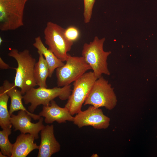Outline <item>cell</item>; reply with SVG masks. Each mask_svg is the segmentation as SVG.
Returning <instances> with one entry per match:
<instances>
[{
	"mask_svg": "<svg viewBox=\"0 0 157 157\" xmlns=\"http://www.w3.org/2000/svg\"><path fill=\"white\" fill-rule=\"evenodd\" d=\"M8 55L17 62V67L14 69L16 71L14 83L16 87L21 89L24 95L31 88L37 85L34 76L36 60L27 49L19 51L12 49Z\"/></svg>",
	"mask_w": 157,
	"mask_h": 157,
	"instance_id": "obj_1",
	"label": "cell"
},
{
	"mask_svg": "<svg viewBox=\"0 0 157 157\" xmlns=\"http://www.w3.org/2000/svg\"><path fill=\"white\" fill-rule=\"evenodd\" d=\"M105 40L104 38L99 39L97 36H95L93 41L89 43H84L82 51V56L90 66L97 79L102 76V74L107 75L110 74L107 59L111 52L104 50Z\"/></svg>",
	"mask_w": 157,
	"mask_h": 157,
	"instance_id": "obj_2",
	"label": "cell"
},
{
	"mask_svg": "<svg viewBox=\"0 0 157 157\" xmlns=\"http://www.w3.org/2000/svg\"><path fill=\"white\" fill-rule=\"evenodd\" d=\"M72 91L70 85L62 88L56 87L52 88L33 87L24 94L23 99L25 104H30L28 110L33 113L38 106L49 105L51 101L56 97H58L62 100L68 99Z\"/></svg>",
	"mask_w": 157,
	"mask_h": 157,
	"instance_id": "obj_3",
	"label": "cell"
},
{
	"mask_svg": "<svg viewBox=\"0 0 157 157\" xmlns=\"http://www.w3.org/2000/svg\"><path fill=\"white\" fill-rule=\"evenodd\" d=\"M65 29L51 22H47L44 30L45 43L49 49L63 62L68 57L67 52L70 51L73 42L67 39Z\"/></svg>",
	"mask_w": 157,
	"mask_h": 157,
	"instance_id": "obj_4",
	"label": "cell"
},
{
	"mask_svg": "<svg viewBox=\"0 0 157 157\" xmlns=\"http://www.w3.org/2000/svg\"><path fill=\"white\" fill-rule=\"evenodd\" d=\"M28 0H0V30H16L24 25L25 5Z\"/></svg>",
	"mask_w": 157,
	"mask_h": 157,
	"instance_id": "obj_5",
	"label": "cell"
},
{
	"mask_svg": "<svg viewBox=\"0 0 157 157\" xmlns=\"http://www.w3.org/2000/svg\"><path fill=\"white\" fill-rule=\"evenodd\" d=\"M117 102L114 88L101 76L95 81L84 105H90L97 108L104 107L110 110L115 107Z\"/></svg>",
	"mask_w": 157,
	"mask_h": 157,
	"instance_id": "obj_6",
	"label": "cell"
},
{
	"mask_svg": "<svg viewBox=\"0 0 157 157\" xmlns=\"http://www.w3.org/2000/svg\"><path fill=\"white\" fill-rule=\"evenodd\" d=\"M97 78L93 72H86L74 82L73 87L65 107L72 115L80 111L94 82Z\"/></svg>",
	"mask_w": 157,
	"mask_h": 157,
	"instance_id": "obj_7",
	"label": "cell"
},
{
	"mask_svg": "<svg viewBox=\"0 0 157 157\" xmlns=\"http://www.w3.org/2000/svg\"><path fill=\"white\" fill-rule=\"evenodd\" d=\"M90 69L91 68L83 56H72L69 54L66 63L56 69L57 86L70 85Z\"/></svg>",
	"mask_w": 157,
	"mask_h": 157,
	"instance_id": "obj_8",
	"label": "cell"
},
{
	"mask_svg": "<svg viewBox=\"0 0 157 157\" xmlns=\"http://www.w3.org/2000/svg\"><path fill=\"white\" fill-rule=\"evenodd\" d=\"M110 119L104 115L102 110L92 106L76 114L73 122L79 128L91 126L96 129H105L110 125Z\"/></svg>",
	"mask_w": 157,
	"mask_h": 157,
	"instance_id": "obj_9",
	"label": "cell"
},
{
	"mask_svg": "<svg viewBox=\"0 0 157 157\" xmlns=\"http://www.w3.org/2000/svg\"><path fill=\"white\" fill-rule=\"evenodd\" d=\"M11 123L14 130L19 131L21 133H28L33 135L35 139L39 138L38 133L43 128V119L41 117L39 121L34 123L31 122V117L26 111L19 110L17 115H10Z\"/></svg>",
	"mask_w": 157,
	"mask_h": 157,
	"instance_id": "obj_10",
	"label": "cell"
},
{
	"mask_svg": "<svg viewBox=\"0 0 157 157\" xmlns=\"http://www.w3.org/2000/svg\"><path fill=\"white\" fill-rule=\"evenodd\" d=\"M40 136L37 157H50L60 151V146L55 137L53 124L44 126L41 131Z\"/></svg>",
	"mask_w": 157,
	"mask_h": 157,
	"instance_id": "obj_11",
	"label": "cell"
},
{
	"mask_svg": "<svg viewBox=\"0 0 157 157\" xmlns=\"http://www.w3.org/2000/svg\"><path fill=\"white\" fill-rule=\"evenodd\" d=\"M39 115L44 117L45 122L49 124L55 121L59 124L65 123L66 121L73 122L74 119L66 108L60 107L53 100L51 101L49 105L43 106Z\"/></svg>",
	"mask_w": 157,
	"mask_h": 157,
	"instance_id": "obj_12",
	"label": "cell"
},
{
	"mask_svg": "<svg viewBox=\"0 0 157 157\" xmlns=\"http://www.w3.org/2000/svg\"><path fill=\"white\" fill-rule=\"evenodd\" d=\"M2 86L5 91L10 98L11 103L9 111L10 115L15 111L23 110L26 111L34 120L40 119L41 117L39 115L30 112L24 107L22 102L23 96L21 90L17 89L14 83H11L6 80L3 81Z\"/></svg>",
	"mask_w": 157,
	"mask_h": 157,
	"instance_id": "obj_13",
	"label": "cell"
},
{
	"mask_svg": "<svg viewBox=\"0 0 157 157\" xmlns=\"http://www.w3.org/2000/svg\"><path fill=\"white\" fill-rule=\"evenodd\" d=\"M34 136L29 133H21L17 138L13 144L11 157H25L35 149H39V146L34 142Z\"/></svg>",
	"mask_w": 157,
	"mask_h": 157,
	"instance_id": "obj_14",
	"label": "cell"
},
{
	"mask_svg": "<svg viewBox=\"0 0 157 157\" xmlns=\"http://www.w3.org/2000/svg\"><path fill=\"white\" fill-rule=\"evenodd\" d=\"M33 46L37 49L38 51L42 54L46 60L49 68V77H51L52 76L56 69L65 64L63 62L58 58L51 50L45 47L40 36L35 38V42L33 44Z\"/></svg>",
	"mask_w": 157,
	"mask_h": 157,
	"instance_id": "obj_15",
	"label": "cell"
},
{
	"mask_svg": "<svg viewBox=\"0 0 157 157\" xmlns=\"http://www.w3.org/2000/svg\"><path fill=\"white\" fill-rule=\"evenodd\" d=\"M39 59L35 66L34 76L37 85L41 88H47L46 79L49 76V70L48 65L42 53L37 51Z\"/></svg>",
	"mask_w": 157,
	"mask_h": 157,
	"instance_id": "obj_16",
	"label": "cell"
},
{
	"mask_svg": "<svg viewBox=\"0 0 157 157\" xmlns=\"http://www.w3.org/2000/svg\"><path fill=\"white\" fill-rule=\"evenodd\" d=\"M9 96L3 87H0V125L2 129L11 128V116L8 111L7 104Z\"/></svg>",
	"mask_w": 157,
	"mask_h": 157,
	"instance_id": "obj_17",
	"label": "cell"
},
{
	"mask_svg": "<svg viewBox=\"0 0 157 157\" xmlns=\"http://www.w3.org/2000/svg\"><path fill=\"white\" fill-rule=\"evenodd\" d=\"M11 133V128L3 129L0 131V148L1 152L7 157H11L13 144L8 139V136Z\"/></svg>",
	"mask_w": 157,
	"mask_h": 157,
	"instance_id": "obj_18",
	"label": "cell"
},
{
	"mask_svg": "<svg viewBox=\"0 0 157 157\" xmlns=\"http://www.w3.org/2000/svg\"><path fill=\"white\" fill-rule=\"evenodd\" d=\"M84 9L83 13L84 22L88 24L90 22L92 17L93 7L95 0H83Z\"/></svg>",
	"mask_w": 157,
	"mask_h": 157,
	"instance_id": "obj_19",
	"label": "cell"
},
{
	"mask_svg": "<svg viewBox=\"0 0 157 157\" xmlns=\"http://www.w3.org/2000/svg\"><path fill=\"white\" fill-rule=\"evenodd\" d=\"M65 35L68 39L74 42L79 38L80 32L77 28L74 26H70L65 29Z\"/></svg>",
	"mask_w": 157,
	"mask_h": 157,
	"instance_id": "obj_20",
	"label": "cell"
},
{
	"mask_svg": "<svg viewBox=\"0 0 157 157\" xmlns=\"http://www.w3.org/2000/svg\"><path fill=\"white\" fill-rule=\"evenodd\" d=\"M0 69L1 70L6 69H14V68L10 67L3 60L2 58L0 57Z\"/></svg>",
	"mask_w": 157,
	"mask_h": 157,
	"instance_id": "obj_21",
	"label": "cell"
},
{
	"mask_svg": "<svg viewBox=\"0 0 157 157\" xmlns=\"http://www.w3.org/2000/svg\"><path fill=\"white\" fill-rule=\"evenodd\" d=\"M0 157H6V156L5 155L2 154V153L0 151Z\"/></svg>",
	"mask_w": 157,
	"mask_h": 157,
	"instance_id": "obj_22",
	"label": "cell"
},
{
	"mask_svg": "<svg viewBox=\"0 0 157 157\" xmlns=\"http://www.w3.org/2000/svg\"><path fill=\"white\" fill-rule=\"evenodd\" d=\"M98 155L97 154H94L92 155V157H98Z\"/></svg>",
	"mask_w": 157,
	"mask_h": 157,
	"instance_id": "obj_23",
	"label": "cell"
},
{
	"mask_svg": "<svg viewBox=\"0 0 157 157\" xmlns=\"http://www.w3.org/2000/svg\"><path fill=\"white\" fill-rule=\"evenodd\" d=\"M3 41L1 38H0V44H1L2 43V42Z\"/></svg>",
	"mask_w": 157,
	"mask_h": 157,
	"instance_id": "obj_24",
	"label": "cell"
}]
</instances>
